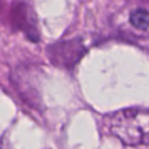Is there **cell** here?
Here are the masks:
<instances>
[{
	"label": "cell",
	"instance_id": "1",
	"mask_svg": "<svg viewBox=\"0 0 149 149\" xmlns=\"http://www.w3.org/2000/svg\"><path fill=\"white\" fill-rule=\"evenodd\" d=\"M109 133L125 146H146L148 143L149 118L146 108L132 107L118 111L108 116Z\"/></svg>",
	"mask_w": 149,
	"mask_h": 149
},
{
	"label": "cell",
	"instance_id": "4",
	"mask_svg": "<svg viewBox=\"0 0 149 149\" xmlns=\"http://www.w3.org/2000/svg\"><path fill=\"white\" fill-rule=\"evenodd\" d=\"M129 22L133 27L146 31L148 29V10L146 8H136L129 15Z\"/></svg>",
	"mask_w": 149,
	"mask_h": 149
},
{
	"label": "cell",
	"instance_id": "2",
	"mask_svg": "<svg viewBox=\"0 0 149 149\" xmlns=\"http://www.w3.org/2000/svg\"><path fill=\"white\" fill-rule=\"evenodd\" d=\"M85 50L81 40L71 38L50 44L47 48V54L55 66L72 70L84 56Z\"/></svg>",
	"mask_w": 149,
	"mask_h": 149
},
{
	"label": "cell",
	"instance_id": "3",
	"mask_svg": "<svg viewBox=\"0 0 149 149\" xmlns=\"http://www.w3.org/2000/svg\"><path fill=\"white\" fill-rule=\"evenodd\" d=\"M10 16V24L16 29L23 31L31 41L40 40L37 28V19L33 7L24 0H19L13 3Z\"/></svg>",
	"mask_w": 149,
	"mask_h": 149
}]
</instances>
